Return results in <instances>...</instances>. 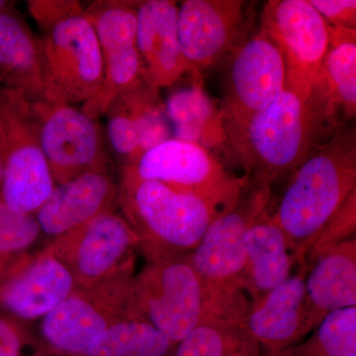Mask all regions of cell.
<instances>
[{"instance_id":"cell-32","label":"cell","mask_w":356,"mask_h":356,"mask_svg":"<svg viewBox=\"0 0 356 356\" xmlns=\"http://www.w3.org/2000/svg\"><path fill=\"white\" fill-rule=\"evenodd\" d=\"M20 332L8 321L0 318V356H20Z\"/></svg>"},{"instance_id":"cell-2","label":"cell","mask_w":356,"mask_h":356,"mask_svg":"<svg viewBox=\"0 0 356 356\" xmlns=\"http://www.w3.org/2000/svg\"><path fill=\"white\" fill-rule=\"evenodd\" d=\"M356 191L355 121L337 132L292 173L271 218L286 235L298 264Z\"/></svg>"},{"instance_id":"cell-12","label":"cell","mask_w":356,"mask_h":356,"mask_svg":"<svg viewBox=\"0 0 356 356\" xmlns=\"http://www.w3.org/2000/svg\"><path fill=\"white\" fill-rule=\"evenodd\" d=\"M42 149L56 184L93 172L109 170L97 120L74 105L34 102Z\"/></svg>"},{"instance_id":"cell-24","label":"cell","mask_w":356,"mask_h":356,"mask_svg":"<svg viewBox=\"0 0 356 356\" xmlns=\"http://www.w3.org/2000/svg\"><path fill=\"white\" fill-rule=\"evenodd\" d=\"M0 88L21 91L33 102L43 97L39 37L13 4L0 11Z\"/></svg>"},{"instance_id":"cell-6","label":"cell","mask_w":356,"mask_h":356,"mask_svg":"<svg viewBox=\"0 0 356 356\" xmlns=\"http://www.w3.org/2000/svg\"><path fill=\"white\" fill-rule=\"evenodd\" d=\"M126 318L153 325L173 343L201 323L219 320L209 293L187 257L149 261L134 277Z\"/></svg>"},{"instance_id":"cell-5","label":"cell","mask_w":356,"mask_h":356,"mask_svg":"<svg viewBox=\"0 0 356 356\" xmlns=\"http://www.w3.org/2000/svg\"><path fill=\"white\" fill-rule=\"evenodd\" d=\"M125 219L149 261L187 257L224 208L195 194L122 172Z\"/></svg>"},{"instance_id":"cell-18","label":"cell","mask_w":356,"mask_h":356,"mask_svg":"<svg viewBox=\"0 0 356 356\" xmlns=\"http://www.w3.org/2000/svg\"><path fill=\"white\" fill-rule=\"evenodd\" d=\"M76 288L72 273L49 247L0 282V307L23 320L44 318Z\"/></svg>"},{"instance_id":"cell-11","label":"cell","mask_w":356,"mask_h":356,"mask_svg":"<svg viewBox=\"0 0 356 356\" xmlns=\"http://www.w3.org/2000/svg\"><path fill=\"white\" fill-rule=\"evenodd\" d=\"M177 24L184 58L201 72L227 60L254 31V11L243 0H185Z\"/></svg>"},{"instance_id":"cell-27","label":"cell","mask_w":356,"mask_h":356,"mask_svg":"<svg viewBox=\"0 0 356 356\" xmlns=\"http://www.w3.org/2000/svg\"><path fill=\"white\" fill-rule=\"evenodd\" d=\"M245 334L238 323L205 321L177 343L175 356H228L229 348Z\"/></svg>"},{"instance_id":"cell-19","label":"cell","mask_w":356,"mask_h":356,"mask_svg":"<svg viewBox=\"0 0 356 356\" xmlns=\"http://www.w3.org/2000/svg\"><path fill=\"white\" fill-rule=\"evenodd\" d=\"M329 31L327 53L308 99L336 135L355 118L356 29L329 26Z\"/></svg>"},{"instance_id":"cell-9","label":"cell","mask_w":356,"mask_h":356,"mask_svg":"<svg viewBox=\"0 0 356 356\" xmlns=\"http://www.w3.org/2000/svg\"><path fill=\"white\" fill-rule=\"evenodd\" d=\"M133 259L88 289L74 292L47 314L42 334L58 350L84 355L90 343L110 325L126 318L133 282Z\"/></svg>"},{"instance_id":"cell-29","label":"cell","mask_w":356,"mask_h":356,"mask_svg":"<svg viewBox=\"0 0 356 356\" xmlns=\"http://www.w3.org/2000/svg\"><path fill=\"white\" fill-rule=\"evenodd\" d=\"M36 215L17 212L0 198V257L9 259L31 247L41 234Z\"/></svg>"},{"instance_id":"cell-14","label":"cell","mask_w":356,"mask_h":356,"mask_svg":"<svg viewBox=\"0 0 356 356\" xmlns=\"http://www.w3.org/2000/svg\"><path fill=\"white\" fill-rule=\"evenodd\" d=\"M140 238L125 218L113 211L56 236L50 248L72 273L79 289H88L108 277L132 257Z\"/></svg>"},{"instance_id":"cell-22","label":"cell","mask_w":356,"mask_h":356,"mask_svg":"<svg viewBox=\"0 0 356 356\" xmlns=\"http://www.w3.org/2000/svg\"><path fill=\"white\" fill-rule=\"evenodd\" d=\"M310 329L332 312L356 306V238L324 250L306 264Z\"/></svg>"},{"instance_id":"cell-1","label":"cell","mask_w":356,"mask_h":356,"mask_svg":"<svg viewBox=\"0 0 356 356\" xmlns=\"http://www.w3.org/2000/svg\"><path fill=\"white\" fill-rule=\"evenodd\" d=\"M225 161L270 186L334 136L308 98L286 88L266 108L225 126Z\"/></svg>"},{"instance_id":"cell-7","label":"cell","mask_w":356,"mask_h":356,"mask_svg":"<svg viewBox=\"0 0 356 356\" xmlns=\"http://www.w3.org/2000/svg\"><path fill=\"white\" fill-rule=\"evenodd\" d=\"M3 179L0 198L17 212L36 214L56 186L41 140L34 102L0 88Z\"/></svg>"},{"instance_id":"cell-8","label":"cell","mask_w":356,"mask_h":356,"mask_svg":"<svg viewBox=\"0 0 356 356\" xmlns=\"http://www.w3.org/2000/svg\"><path fill=\"white\" fill-rule=\"evenodd\" d=\"M123 172L195 194L229 209L250 178L233 175L208 149L172 138L146 152Z\"/></svg>"},{"instance_id":"cell-30","label":"cell","mask_w":356,"mask_h":356,"mask_svg":"<svg viewBox=\"0 0 356 356\" xmlns=\"http://www.w3.org/2000/svg\"><path fill=\"white\" fill-rule=\"evenodd\" d=\"M356 191L348 198L341 209L323 229L312 245L305 259V266L327 248L355 238Z\"/></svg>"},{"instance_id":"cell-17","label":"cell","mask_w":356,"mask_h":356,"mask_svg":"<svg viewBox=\"0 0 356 356\" xmlns=\"http://www.w3.org/2000/svg\"><path fill=\"white\" fill-rule=\"evenodd\" d=\"M137 46L140 79L152 88H170L194 70L180 48L177 35V1L147 0L135 2Z\"/></svg>"},{"instance_id":"cell-23","label":"cell","mask_w":356,"mask_h":356,"mask_svg":"<svg viewBox=\"0 0 356 356\" xmlns=\"http://www.w3.org/2000/svg\"><path fill=\"white\" fill-rule=\"evenodd\" d=\"M298 261L282 229L268 211L257 218L247 236L243 285L250 303L289 278Z\"/></svg>"},{"instance_id":"cell-26","label":"cell","mask_w":356,"mask_h":356,"mask_svg":"<svg viewBox=\"0 0 356 356\" xmlns=\"http://www.w3.org/2000/svg\"><path fill=\"white\" fill-rule=\"evenodd\" d=\"M173 344L153 325L124 318L90 343L86 356H165Z\"/></svg>"},{"instance_id":"cell-10","label":"cell","mask_w":356,"mask_h":356,"mask_svg":"<svg viewBox=\"0 0 356 356\" xmlns=\"http://www.w3.org/2000/svg\"><path fill=\"white\" fill-rule=\"evenodd\" d=\"M259 18L282 56L286 89L307 99L329 46V25L309 0H269Z\"/></svg>"},{"instance_id":"cell-33","label":"cell","mask_w":356,"mask_h":356,"mask_svg":"<svg viewBox=\"0 0 356 356\" xmlns=\"http://www.w3.org/2000/svg\"><path fill=\"white\" fill-rule=\"evenodd\" d=\"M2 179H3V153H2L1 131H0V191H1Z\"/></svg>"},{"instance_id":"cell-3","label":"cell","mask_w":356,"mask_h":356,"mask_svg":"<svg viewBox=\"0 0 356 356\" xmlns=\"http://www.w3.org/2000/svg\"><path fill=\"white\" fill-rule=\"evenodd\" d=\"M39 29L43 62V102L83 105L102 86L99 42L86 7L76 0H30Z\"/></svg>"},{"instance_id":"cell-15","label":"cell","mask_w":356,"mask_h":356,"mask_svg":"<svg viewBox=\"0 0 356 356\" xmlns=\"http://www.w3.org/2000/svg\"><path fill=\"white\" fill-rule=\"evenodd\" d=\"M86 11L99 42L103 81L97 95L81 108L97 120L122 91L140 79L137 10L135 2L105 0L93 2Z\"/></svg>"},{"instance_id":"cell-31","label":"cell","mask_w":356,"mask_h":356,"mask_svg":"<svg viewBox=\"0 0 356 356\" xmlns=\"http://www.w3.org/2000/svg\"><path fill=\"white\" fill-rule=\"evenodd\" d=\"M331 27L356 29L355 0H309Z\"/></svg>"},{"instance_id":"cell-13","label":"cell","mask_w":356,"mask_h":356,"mask_svg":"<svg viewBox=\"0 0 356 356\" xmlns=\"http://www.w3.org/2000/svg\"><path fill=\"white\" fill-rule=\"evenodd\" d=\"M227 60L219 106L224 127L266 108L286 88L282 56L259 25Z\"/></svg>"},{"instance_id":"cell-4","label":"cell","mask_w":356,"mask_h":356,"mask_svg":"<svg viewBox=\"0 0 356 356\" xmlns=\"http://www.w3.org/2000/svg\"><path fill=\"white\" fill-rule=\"evenodd\" d=\"M271 187L250 178L236 202L213 220L187 255L210 294L218 318L225 322L242 324L250 308V300L243 285L248 232L267 211Z\"/></svg>"},{"instance_id":"cell-25","label":"cell","mask_w":356,"mask_h":356,"mask_svg":"<svg viewBox=\"0 0 356 356\" xmlns=\"http://www.w3.org/2000/svg\"><path fill=\"white\" fill-rule=\"evenodd\" d=\"M191 76V86L173 91L165 102L173 138L222 153L226 133L221 110L204 89L201 72Z\"/></svg>"},{"instance_id":"cell-20","label":"cell","mask_w":356,"mask_h":356,"mask_svg":"<svg viewBox=\"0 0 356 356\" xmlns=\"http://www.w3.org/2000/svg\"><path fill=\"white\" fill-rule=\"evenodd\" d=\"M305 264H298L280 286L250 303L243 327L255 341L280 346L310 331Z\"/></svg>"},{"instance_id":"cell-16","label":"cell","mask_w":356,"mask_h":356,"mask_svg":"<svg viewBox=\"0 0 356 356\" xmlns=\"http://www.w3.org/2000/svg\"><path fill=\"white\" fill-rule=\"evenodd\" d=\"M104 115L110 146L123 161V168L133 165L146 152L173 138L159 90L143 79L122 91Z\"/></svg>"},{"instance_id":"cell-28","label":"cell","mask_w":356,"mask_h":356,"mask_svg":"<svg viewBox=\"0 0 356 356\" xmlns=\"http://www.w3.org/2000/svg\"><path fill=\"white\" fill-rule=\"evenodd\" d=\"M316 337L327 356H356V306L327 314Z\"/></svg>"},{"instance_id":"cell-21","label":"cell","mask_w":356,"mask_h":356,"mask_svg":"<svg viewBox=\"0 0 356 356\" xmlns=\"http://www.w3.org/2000/svg\"><path fill=\"white\" fill-rule=\"evenodd\" d=\"M117 187L109 170L86 173L63 184H56L46 202L37 211L40 228L58 236L112 210Z\"/></svg>"}]
</instances>
